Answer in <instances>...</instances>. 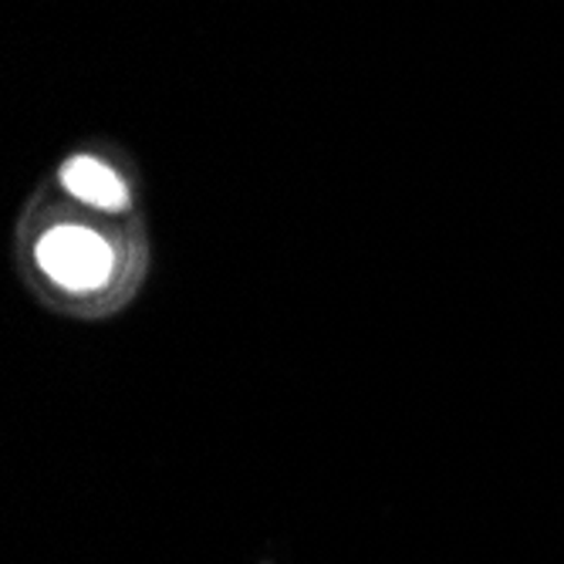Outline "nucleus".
Wrapping results in <instances>:
<instances>
[{"mask_svg":"<svg viewBox=\"0 0 564 564\" xmlns=\"http://www.w3.org/2000/svg\"><path fill=\"white\" fill-rule=\"evenodd\" d=\"M62 186L88 203V207H98V210H109V214H119L126 210L129 203V189L126 183L116 176V170H109L101 160H91V156H75L65 163L62 170Z\"/></svg>","mask_w":564,"mask_h":564,"instance_id":"2","label":"nucleus"},{"mask_svg":"<svg viewBox=\"0 0 564 564\" xmlns=\"http://www.w3.org/2000/svg\"><path fill=\"white\" fill-rule=\"evenodd\" d=\"M37 264L68 291H95L112 274V247L88 227H55L37 243Z\"/></svg>","mask_w":564,"mask_h":564,"instance_id":"1","label":"nucleus"}]
</instances>
